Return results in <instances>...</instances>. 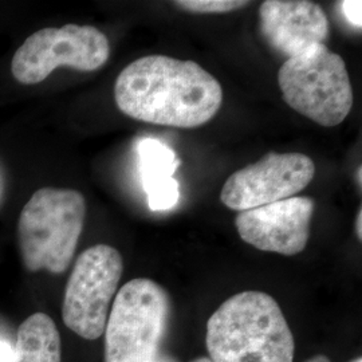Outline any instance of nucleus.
<instances>
[{
	"label": "nucleus",
	"mask_w": 362,
	"mask_h": 362,
	"mask_svg": "<svg viewBox=\"0 0 362 362\" xmlns=\"http://www.w3.org/2000/svg\"><path fill=\"white\" fill-rule=\"evenodd\" d=\"M117 107L133 119L194 129L218 115L223 103L219 81L194 61L148 55L117 77Z\"/></svg>",
	"instance_id": "obj_1"
},
{
	"label": "nucleus",
	"mask_w": 362,
	"mask_h": 362,
	"mask_svg": "<svg viewBox=\"0 0 362 362\" xmlns=\"http://www.w3.org/2000/svg\"><path fill=\"white\" fill-rule=\"evenodd\" d=\"M212 362H293L294 337L278 302L262 291H243L221 303L208 320Z\"/></svg>",
	"instance_id": "obj_2"
},
{
	"label": "nucleus",
	"mask_w": 362,
	"mask_h": 362,
	"mask_svg": "<svg viewBox=\"0 0 362 362\" xmlns=\"http://www.w3.org/2000/svg\"><path fill=\"white\" fill-rule=\"evenodd\" d=\"M86 200L76 189L40 188L18 220V243L27 272H65L77 250Z\"/></svg>",
	"instance_id": "obj_3"
},
{
	"label": "nucleus",
	"mask_w": 362,
	"mask_h": 362,
	"mask_svg": "<svg viewBox=\"0 0 362 362\" xmlns=\"http://www.w3.org/2000/svg\"><path fill=\"white\" fill-rule=\"evenodd\" d=\"M170 314L172 302L163 286L148 278L125 284L105 326V362H156Z\"/></svg>",
	"instance_id": "obj_4"
},
{
	"label": "nucleus",
	"mask_w": 362,
	"mask_h": 362,
	"mask_svg": "<svg viewBox=\"0 0 362 362\" xmlns=\"http://www.w3.org/2000/svg\"><path fill=\"white\" fill-rule=\"evenodd\" d=\"M278 83L286 104L326 128L339 125L354 103L345 61L325 43L286 59Z\"/></svg>",
	"instance_id": "obj_5"
},
{
	"label": "nucleus",
	"mask_w": 362,
	"mask_h": 362,
	"mask_svg": "<svg viewBox=\"0 0 362 362\" xmlns=\"http://www.w3.org/2000/svg\"><path fill=\"white\" fill-rule=\"evenodd\" d=\"M122 272L124 260L115 247L95 245L78 257L62 303V320L71 332L89 341L104 334Z\"/></svg>",
	"instance_id": "obj_6"
},
{
	"label": "nucleus",
	"mask_w": 362,
	"mask_h": 362,
	"mask_svg": "<svg viewBox=\"0 0 362 362\" xmlns=\"http://www.w3.org/2000/svg\"><path fill=\"white\" fill-rule=\"evenodd\" d=\"M109 57V39L97 27H46L30 35L13 54L11 73L19 83L31 86L43 82L59 66L94 71Z\"/></svg>",
	"instance_id": "obj_7"
},
{
	"label": "nucleus",
	"mask_w": 362,
	"mask_h": 362,
	"mask_svg": "<svg viewBox=\"0 0 362 362\" xmlns=\"http://www.w3.org/2000/svg\"><path fill=\"white\" fill-rule=\"evenodd\" d=\"M315 175L314 161L303 153H269L233 173L221 188V203L247 211L281 202L303 191Z\"/></svg>",
	"instance_id": "obj_8"
},
{
	"label": "nucleus",
	"mask_w": 362,
	"mask_h": 362,
	"mask_svg": "<svg viewBox=\"0 0 362 362\" xmlns=\"http://www.w3.org/2000/svg\"><path fill=\"white\" fill-rule=\"evenodd\" d=\"M314 208L311 197L293 196L239 212L235 226L247 245L260 251L293 257L308 246Z\"/></svg>",
	"instance_id": "obj_9"
},
{
	"label": "nucleus",
	"mask_w": 362,
	"mask_h": 362,
	"mask_svg": "<svg viewBox=\"0 0 362 362\" xmlns=\"http://www.w3.org/2000/svg\"><path fill=\"white\" fill-rule=\"evenodd\" d=\"M259 21L267 43L287 59L322 45L329 35L324 8L308 0H266L260 4Z\"/></svg>",
	"instance_id": "obj_10"
},
{
	"label": "nucleus",
	"mask_w": 362,
	"mask_h": 362,
	"mask_svg": "<svg viewBox=\"0 0 362 362\" xmlns=\"http://www.w3.org/2000/svg\"><path fill=\"white\" fill-rule=\"evenodd\" d=\"M144 191L152 211H168L179 202V182L173 177L180 160L168 145L156 139H144L137 146Z\"/></svg>",
	"instance_id": "obj_11"
},
{
	"label": "nucleus",
	"mask_w": 362,
	"mask_h": 362,
	"mask_svg": "<svg viewBox=\"0 0 362 362\" xmlns=\"http://www.w3.org/2000/svg\"><path fill=\"white\" fill-rule=\"evenodd\" d=\"M61 334L45 313L30 315L19 326L11 362H61Z\"/></svg>",
	"instance_id": "obj_12"
},
{
	"label": "nucleus",
	"mask_w": 362,
	"mask_h": 362,
	"mask_svg": "<svg viewBox=\"0 0 362 362\" xmlns=\"http://www.w3.org/2000/svg\"><path fill=\"white\" fill-rule=\"evenodd\" d=\"M247 0H177L175 6L181 10L197 13H224L245 8Z\"/></svg>",
	"instance_id": "obj_13"
},
{
	"label": "nucleus",
	"mask_w": 362,
	"mask_h": 362,
	"mask_svg": "<svg viewBox=\"0 0 362 362\" xmlns=\"http://www.w3.org/2000/svg\"><path fill=\"white\" fill-rule=\"evenodd\" d=\"M341 8L344 16L350 25L358 30H361L362 26V1L360 0H345L341 1Z\"/></svg>",
	"instance_id": "obj_14"
},
{
	"label": "nucleus",
	"mask_w": 362,
	"mask_h": 362,
	"mask_svg": "<svg viewBox=\"0 0 362 362\" xmlns=\"http://www.w3.org/2000/svg\"><path fill=\"white\" fill-rule=\"evenodd\" d=\"M13 344L8 339L0 338V362L13 361Z\"/></svg>",
	"instance_id": "obj_15"
},
{
	"label": "nucleus",
	"mask_w": 362,
	"mask_h": 362,
	"mask_svg": "<svg viewBox=\"0 0 362 362\" xmlns=\"http://www.w3.org/2000/svg\"><path fill=\"white\" fill-rule=\"evenodd\" d=\"M156 362H179L177 360H175L173 357H170L169 354H165V353H161L158 357H157V360ZM191 362H212L208 357H199V358H196V360H192Z\"/></svg>",
	"instance_id": "obj_16"
},
{
	"label": "nucleus",
	"mask_w": 362,
	"mask_h": 362,
	"mask_svg": "<svg viewBox=\"0 0 362 362\" xmlns=\"http://www.w3.org/2000/svg\"><path fill=\"white\" fill-rule=\"evenodd\" d=\"M356 233L358 236V239H362V209L360 208L358 214H357V219H356Z\"/></svg>",
	"instance_id": "obj_17"
},
{
	"label": "nucleus",
	"mask_w": 362,
	"mask_h": 362,
	"mask_svg": "<svg viewBox=\"0 0 362 362\" xmlns=\"http://www.w3.org/2000/svg\"><path fill=\"white\" fill-rule=\"evenodd\" d=\"M306 362H332L324 354H320V356H315V357H311L310 360H308Z\"/></svg>",
	"instance_id": "obj_18"
},
{
	"label": "nucleus",
	"mask_w": 362,
	"mask_h": 362,
	"mask_svg": "<svg viewBox=\"0 0 362 362\" xmlns=\"http://www.w3.org/2000/svg\"><path fill=\"white\" fill-rule=\"evenodd\" d=\"M361 170H362L361 167H358V184H360V185H361V182H362Z\"/></svg>",
	"instance_id": "obj_19"
},
{
	"label": "nucleus",
	"mask_w": 362,
	"mask_h": 362,
	"mask_svg": "<svg viewBox=\"0 0 362 362\" xmlns=\"http://www.w3.org/2000/svg\"><path fill=\"white\" fill-rule=\"evenodd\" d=\"M351 362H362L361 358H356V360H353Z\"/></svg>",
	"instance_id": "obj_20"
}]
</instances>
